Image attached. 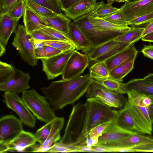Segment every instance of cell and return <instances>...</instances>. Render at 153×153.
<instances>
[{
	"instance_id": "74e56055",
	"label": "cell",
	"mask_w": 153,
	"mask_h": 153,
	"mask_svg": "<svg viewBox=\"0 0 153 153\" xmlns=\"http://www.w3.org/2000/svg\"><path fill=\"white\" fill-rule=\"evenodd\" d=\"M52 120L46 123L44 126L37 130L34 134L37 142L39 144L43 143L48 137L51 131Z\"/></svg>"
},
{
	"instance_id": "f1b7e54d",
	"label": "cell",
	"mask_w": 153,
	"mask_h": 153,
	"mask_svg": "<svg viewBox=\"0 0 153 153\" xmlns=\"http://www.w3.org/2000/svg\"><path fill=\"white\" fill-rule=\"evenodd\" d=\"M135 59L127 61L114 68L110 71V77L123 82V79L133 68Z\"/></svg>"
},
{
	"instance_id": "ee69618b",
	"label": "cell",
	"mask_w": 153,
	"mask_h": 153,
	"mask_svg": "<svg viewBox=\"0 0 153 153\" xmlns=\"http://www.w3.org/2000/svg\"><path fill=\"white\" fill-rule=\"evenodd\" d=\"M18 0H0V16L7 13Z\"/></svg>"
},
{
	"instance_id": "8d00e7d4",
	"label": "cell",
	"mask_w": 153,
	"mask_h": 153,
	"mask_svg": "<svg viewBox=\"0 0 153 153\" xmlns=\"http://www.w3.org/2000/svg\"><path fill=\"white\" fill-rule=\"evenodd\" d=\"M61 51L49 46H45L40 50L35 49V58L39 60L48 58L59 54Z\"/></svg>"
},
{
	"instance_id": "c3c4849f",
	"label": "cell",
	"mask_w": 153,
	"mask_h": 153,
	"mask_svg": "<svg viewBox=\"0 0 153 153\" xmlns=\"http://www.w3.org/2000/svg\"><path fill=\"white\" fill-rule=\"evenodd\" d=\"M153 32V21L148 24L144 27V30L142 35V37Z\"/></svg>"
},
{
	"instance_id": "bcb514c9",
	"label": "cell",
	"mask_w": 153,
	"mask_h": 153,
	"mask_svg": "<svg viewBox=\"0 0 153 153\" xmlns=\"http://www.w3.org/2000/svg\"><path fill=\"white\" fill-rule=\"evenodd\" d=\"M45 0L50 6L52 10L58 14L62 13L59 0Z\"/></svg>"
},
{
	"instance_id": "816d5d0a",
	"label": "cell",
	"mask_w": 153,
	"mask_h": 153,
	"mask_svg": "<svg viewBox=\"0 0 153 153\" xmlns=\"http://www.w3.org/2000/svg\"><path fill=\"white\" fill-rule=\"evenodd\" d=\"M148 110L149 118L153 124V103L148 107Z\"/></svg>"
},
{
	"instance_id": "f35d334b",
	"label": "cell",
	"mask_w": 153,
	"mask_h": 153,
	"mask_svg": "<svg viewBox=\"0 0 153 153\" xmlns=\"http://www.w3.org/2000/svg\"><path fill=\"white\" fill-rule=\"evenodd\" d=\"M104 20L118 25L128 27V22L120 10L108 16L102 18Z\"/></svg>"
},
{
	"instance_id": "9c48e42d",
	"label": "cell",
	"mask_w": 153,
	"mask_h": 153,
	"mask_svg": "<svg viewBox=\"0 0 153 153\" xmlns=\"http://www.w3.org/2000/svg\"><path fill=\"white\" fill-rule=\"evenodd\" d=\"M131 44L117 41L113 39L97 46L92 47L82 51L88 56L90 61H104Z\"/></svg>"
},
{
	"instance_id": "7bdbcfd3",
	"label": "cell",
	"mask_w": 153,
	"mask_h": 153,
	"mask_svg": "<svg viewBox=\"0 0 153 153\" xmlns=\"http://www.w3.org/2000/svg\"><path fill=\"white\" fill-rule=\"evenodd\" d=\"M30 35L32 40L34 42L36 41H44L56 40L44 32L42 29L34 31Z\"/></svg>"
},
{
	"instance_id": "52a82bcc",
	"label": "cell",
	"mask_w": 153,
	"mask_h": 153,
	"mask_svg": "<svg viewBox=\"0 0 153 153\" xmlns=\"http://www.w3.org/2000/svg\"><path fill=\"white\" fill-rule=\"evenodd\" d=\"M124 106L127 109L131 116L138 133L151 135L153 124L149 116L148 107L138 105L129 96H128Z\"/></svg>"
},
{
	"instance_id": "b9f144b4",
	"label": "cell",
	"mask_w": 153,
	"mask_h": 153,
	"mask_svg": "<svg viewBox=\"0 0 153 153\" xmlns=\"http://www.w3.org/2000/svg\"><path fill=\"white\" fill-rule=\"evenodd\" d=\"M113 121L103 123L97 126L90 130L88 137L98 140L105 129Z\"/></svg>"
},
{
	"instance_id": "f5cc1de1",
	"label": "cell",
	"mask_w": 153,
	"mask_h": 153,
	"mask_svg": "<svg viewBox=\"0 0 153 153\" xmlns=\"http://www.w3.org/2000/svg\"><path fill=\"white\" fill-rule=\"evenodd\" d=\"M9 151L7 144L0 143V152L4 153Z\"/></svg>"
},
{
	"instance_id": "9a60e30c",
	"label": "cell",
	"mask_w": 153,
	"mask_h": 153,
	"mask_svg": "<svg viewBox=\"0 0 153 153\" xmlns=\"http://www.w3.org/2000/svg\"><path fill=\"white\" fill-rule=\"evenodd\" d=\"M65 119L63 117H56L53 120L50 133L42 144H36L30 148V152H47L51 147L61 139L60 132L63 128Z\"/></svg>"
},
{
	"instance_id": "680465c9",
	"label": "cell",
	"mask_w": 153,
	"mask_h": 153,
	"mask_svg": "<svg viewBox=\"0 0 153 153\" xmlns=\"http://www.w3.org/2000/svg\"><path fill=\"white\" fill-rule=\"evenodd\" d=\"M153 152V148L147 150L146 152Z\"/></svg>"
},
{
	"instance_id": "6f0895ef",
	"label": "cell",
	"mask_w": 153,
	"mask_h": 153,
	"mask_svg": "<svg viewBox=\"0 0 153 153\" xmlns=\"http://www.w3.org/2000/svg\"><path fill=\"white\" fill-rule=\"evenodd\" d=\"M141 0H128V2H134L139 1Z\"/></svg>"
},
{
	"instance_id": "cb8c5ba5",
	"label": "cell",
	"mask_w": 153,
	"mask_h": 153,
	"mask_svg": "<svg viewBox=\"0 0 153 153\" xmlns=\"http://www.w3.org/2000/svg\"><path fill=\"white\" fill-rule=\"evenodd\" d=\"M96 4L88 0H81L64 11V13L70 19L74 21L91 11Z\"/></svg>"
},
{
	"instance_id": "ac0fdd59",
	"label": "cell",
	"mask_w": 153,
	"mask_h": 153,
	"mask_svg": "<svg viewBox=\"0 0 153 153\" xmlns=\"http://www.w3.org/2000/svg\"><path fill=\"white\" fill-rule=\"evenodd\" d=\"M134 43L104 61L110 71L120 64L127 61L135 59L138 51L134 47Z\"/></svg>"
},
{
	"instance_id": "60d3db41",
	"label": "cell",
	"mask_w": 153,
	"mask_h": 153,
	"mask_svg": "<svg viewBox=\"0 0 153 153\" xmlns=\"http://www.w3.org/2000/svg\"><path fill=\"white\" fill-rule=\"evenodd\" d=\"M41 29L56 40H63L72 42L65 34L52 27H49Z\"/></svg>"
},
{
	"instance_id": "d590c367",
	"label": "cell",
	"mask_w": 153,
	"mask_h": 153,
	"mask_svg": "<svg viewBox=\"0 0 153 153\" xmlns=\"http://www.w3.org/2000/svg\"><path fill=\"white\" fill-rule=\"evenodd\" d=\"M26 7L25 0H18L7 13L13 19L19 21L23 16Z\"/></svg>"
},
{
	"instance_id": "5b68a950",
	"label": "cell",
	"mask_w": 153,
	"mask_h": 153,
	"mask_svg": "<svg viewBox=\"0 0 153 153\" xmlns=\"http://www.w3.org/2000/svg\"><path fill=\"white\" fill-rule=\"evenodd\" d=\"M100 147L112 148L114 152H146L153 148V137L135 133L124 139Z\"/></svg>"
},
{
	"instance_id": "83f0119b",
	"label": "cell",
	"mask_w": 153,
	"mask_h": 153,
	"mask_svg": "<svg viewBox=\"0 0 153 153\" xmlns=\"http://www.w3.org/2000/svg\"><path fill=\"white\" fill-rule=\"evenodd\" d=\"M108 3L105 4L103 1L96 3L93 8L91 16L100 18L110 16L119 11L120 8L112 6L115 2L111 0H107Z\"/></svg>"
},
{
	"instance_id": "44dd1931",
	"label": "cell",
	"mask_w": 153,
	"mask_h": 153,
	"mask_svg": "<svg viewBox=\"0 0 153 153\" xmlns=\"http://www.w3.org/2000/svg\"><path fill=\"white\" fill-rule=\"evenodd\" d=\"M45 25L56 29L66 35L68 33L70 19L62 13L53 16H45L35 13Z\"/></svg>"
},
{
	"instance_id": "2e32d148",
	"label": "cell",
	"mask_w": 153,
	"mask_h": 153,
	"mask_svg": "<svg viewBox=\"0 0 153 153\" xmlns=\"http://www.w3.org/2000/svg\"><path fill=\"white\" fill-rule=\"evenodd\" d=\"M115 120L116 119L112 122L106 128L99 137L97 143L92 146H100L116 142L135 133L120 127L116 124Z\"/></svg>"
},
{
	"instance_id": "7a4b0ae2",
	"label": "cell",
	"mask_w": 153,
	"mask_h": 153,
	"mask_svg": "<svg viewBox=\"0 0 153 153\" xmlns=\"http://www.w3.org/2000/svg\"><path fill=\"white\" fill-rule=\"evenodd\" d=\"M93 82L86 74L68 79L52 82L47 87L40 88L55 110H61L66 106L74 105L86 93Z\"/></svg>"
},
{
	"instance_id": "7c38bea8",
	"label": "cell",
	"mask_w": 153,
	"mask_h": 153,
	"mask_svg": "<svg viewBox=\"0 0 153 153\" xmlns=\"http://www.w3.org/2000/svg\"><path fill=\"white\" fill-rule=\"evenodd\" d=\"M22 123L13 114L3 116L0 119V143L8 144L23 130Z\"/></svg>"
},
{
	"instance_id": "277c9868",
	"label": "cell",
	"mask_w": 153,
	"mask_h": 153,
	"mask_svg": "<svg viewBox=\"0 0 153 153\" xmlns=\"http://www.w3.org/2000/svg\"><path fill=\"white\" fill-rule=\"evenodd\" d=\"M91 11L78 18L73 22L84 34L93 47L97 46L114 39L123 33L101 29L93 25L88 19Z\"/></svg>"
},
{
	"instance_id": "681fc988",
	"label": "cell",
	"mask_w": 153,
	"mask_h": 153,
	"mask_svg": "<svg viewBox=\"0 0 153 153\" xmlns=\"http://www.w3.org/2000/svg\"><path fill=\"white\" fill-rule=\"evenodd\" d=\"M141 39L143 41L153 42V32L143 37Z\"/></svg>"
},
{
	"instance_id": "9f6ffc18",
	"label": "cell",
	"mask_w": 153,
	"mask_h": 153,
	"mask_svg": "<svg viewBox=\"0 0 153 153\" xmlns=\"http://www.w3.org/2000/svg\"><path fill=\"white\" fill-rule=\"evenodd\" d=\"M114 1V2L116 1L119 2H125L126 1H127L126 0H111Z\"/></svg>"
},
{
	"instance_id": "d6a6232c",
	"label": "cell",
	"mask_w": 153,
	"mask_h": 153,
	"mask_svg": "<svg viewBox=\"0 0 153 153\" xmlns=\"http://www.w3.org/2000/svg\"><path fill=\"white\" fill-rule=\"evenodd\" d=\"M26 6L35 13L45 16L51 17L58 14L51 10L38 4L32 0H25Z\"/></svg>"
},
{
	"instance_id": "d4e9b609",
	"label": "cell",
	"mask_w": 153,
	"mask_h": 153,
	"mask_svg": "<svg viewBox=\"0 0 153 153\" xmlns=\"http://www.w3.org/2000/svg\"><path fill=\"white\" fill-rule=\"evenodd\" d=\"M23 22L27 32L29 34L34 31L49 27L44 24L34 12L27 7L23 16Z\"/></svg>"
},
{
	"instance_id": "ab89813d",
	"label": "cell",
	"mask_w": 153,
	"mask_h": 153,
	"mask_svg": "<svg viewBox=\"0 0 153 153\" xmlns=\"http://www.w3.org/2000/svg\"><path fill=\"white\" fill-rule=\"evenodd\" d=\"M153 21V12L130 21L128 22V25L132 27H134L146 24L147 25Z\"/></svg>"
},
{
	"instance_id": "836d02e7",
	"label": "cell",
	"mask_w": 153,
	"mask_h": 153,
	"mask_svg": "<svg viewBox=\"0 0 153 153\" xmlns=\"http://www.w3.org/2000/svg\"><path fill=\"white\" fill-rule=\"evenodd\" d=\"M15 71L12 65L0 61V85H3L11 79Z\"/></svg>"
},
{
	"instance_id": "603a6c76",
	"label": "cell",
	"mask_w": 153,
	"mask_h": 153,
	"mask_svg": "<svg viewBox=\"0 0 153 153\" xmlns=\"http://www.w3.org/2000/svg\"><path fill=\"white\" fill-rule=\"evenodd\" d=\"M126 93L134 91L148 96H153V82L143 78L132 79L124 83Z\"/></svg>"
},
{
	"instance_id": "1f68e13d",
	"label": "cell",
	"mask_w": 153,
	"mask_h": 153,
	"mask_svg": "<svg viewBox=\"0 0 153 153\" xmlns=\"http://www.w3.org/2000/svg\"><path fill=\"white\" fill-rule=\"evenodd\" d=\"M144 30L143 27L131 28L130 30L119 35L114 39L120 42L135 43L141 38Z\"/></svg>"
},
{
	"instance_id": "db71d44e",
	"label": "cell",
	"mask_w": 153,
	"mask_h": 153,
	"mask_svg": "<svg viewBox=\"0 0 153 153\" xmlns=\"http://www.w3.org/2000/svg\"><path fill=\"white\" fill-rule=\"evenodd\" d=\"M6 51V47L0 42V56H1L5 53Z\"/></svg>"
},
{
	"instance_id": "3957f363",
	"label": "cell",
	"mask_w": 153,
	"mask_h": 153,
	"mask_svg": "<svg viewBox=\"0 0 153 153\" xmlns=\"http://www.w3.org/2000/svg\"><path fill=\"white\" fill-rule=\"evenodd\" d=\"M22 98L33 115L39 120L47 123L56 117L45 97L40 95L34 89L22 93Z\"/></svg>"
},
{
	"instance_id": "7402d4cb",
	"label": "cell",
	"mask_w": 153,
	"mask_h": 153,
	"mask_svg": "<svg viewBox=\"0 0 153 153\" xmlns=\"http://www.w3.org/2000/svg\"><path fill=\"white\" fill-rule=\"evenodd\" d=\"M18 22L13 19L8 13L0 16V42L6 47L11 35L16 31Z\"/></svg>"
},
{
	"instance_id": "11a10c76",
	"label": "cell",
	"mask_w": 153,
	"mask_h": 153,
	"mask_svg": "<svg viewBox=\"0 0 153 153\" xmlns=\"http://www.w3.org/2000/svg\"><path fill=\"white\" fill-rule=\"evenodd\" d=\"M143 79L147 81L153 82V73L149 74Z\"/></svg>"
},
{
	"instance_id": "f546056e",
	"label": "cell",
	"mask_w": 153,
	"mask_h": 153,
	"mask_svg": "<svg viewBox=\"0 0 153 153\" xmlns=\"http://www.w3.org/2000/svg\"><path fill=\"white\" fill-rule=\"evenodd\" d=\"M93 82L116 93L123 94H126L124 83L110 77L103 79H93Z\"/></svg>"
},
{
	"instance_id": "6da1fadb",
	"label": "cell",
	"mask_w": 153,
	"mask_h": 153,
	"mask_svg": "<svg viewBox=\"0 0 153 153\" xmlns=\"http://www.w3.org/2000/svg\"><path fill=\"white\" fill-rule=\"evenodd\" d=\"M95 97L79 102L73 107L64 135L58 142L76 152L85 146L90 130L102 123L116 119L119 111L113 109Z\"/></svg>"
},
{
	"instance_id": "f907efd6",
	"label": "cell",
	"mask_w": 153,
	"mask_h": 153,
	"mask_svg": "<svg viewBox=\"0 0 153 153\" xmlns=\"http://www.w3.org/2000/svg\"><path fill=\"white\" fill-rule=\"evenodd\" d=\"M33 1L44 7H46L51 10V8L49 5L45 0H32Z\"/></svg>"
},
{
	"instance_id": "ffe728a7",
	"label": "cell",
	"mask_w": 153,
	"mask_h": 153,
	"mask_svg": "<svg viewBox=\"0 0 153 153\" xmlns=\"http://www.w3.org/2000/svg\"><path fill=\"white\" fill-rule=\"evenodd\" d=\"M66 36L74 45L77 51H82L92 47L84 34L73 22L69 24Z\"/></svg>"
},
{
	"instance_id": "e575fe53",
	"label": "cell",
	"mask_w": 153,
	"mask_h": 153,
	"mask_svg": "<svg viewBox=\"0 0 153 153\" xmlns=\"http://www.w3.org/2000/svg\"><path fill=\"white\" fill-rule=\"evenodd\" d=\"M42 43L43 46H49L64 52L75 48L74 45L72 42L60 40H54L39 41Z\"/></svg>"
},
{
	"instance_id": "94428289",
	"label": "cell",
	"mask_w": 153,
	"mask_h": 153,
	"mask_svg": "<svg viewBox=\"0 0 153 153\" xmlns=\"http://www.w3.org/2000/svg\"><path fill=\"white\" fill-rule=\"evenodd\" d=\"M126 0L127 1V2H128V0Z\"/></svg>"
},
{
	"instance_id": "4fadbf2b",
	"label": "cell",
	"mask_w": 153,
	"mask_h": 153,
	"mask_svg": "<svg viewBox=\"0 0 153 153\" xmlns=\"http://www.w3.org/2000/svg\"><path fill=\"white\" fill-rule=\"evenodd\" d=\"M90 59L86 54L75 50L69 58L62 74V79L68 80L79 76L88 65Z\"/></svg>"
},
{
	"instance_id": "30bf717a",
	"label": "cell",
	"mask_w": 153,
	"mask_h": 153,
	"mask_svg": "<svg viewBox=\"0 0 153 153\" xmlns=\"http://www.w3.org/2000/svg\"><path fill=\"white\" fill-rule=\"evenodd\" d=\"M6 106L15 112L25 125L33 128L36 118L29 110L22 98L16 93L5 92L3 96Z\"/></svg>"
},
{
	"instance_id": "4dcf8cb0",
	"label": "cell",
	"mask_w": 153,
	"mask_h": 153,
	"mask_svg": "<svg viewBox=\"0 0 153 153\" xmlns=\"http://www.w3.org/2000/svg\"><path fill=\"white\" fill-rule=\"evenodd\" d=\"M90 76L94 79H103L110 77L109 71L104 61L96 62L89 69Z\"/></svg>"
},
{
	"instance_id": "7dc6e473",
	"label": "cell",
	"mask_w": 153,
	"mask_h": 153,
	"mask_svg": "<svg viewBox=\"0 0 153 153\" xmlns=\"http://www.w3.org/2000/svg\"><path fill=\"white\" fill-rule=\"evenodd\" d=\"M141 52L145 56L153 60V45H144Z\"/></svg>"
},
{
	"instance_id": "91938a15",
	"label": "cell",
	"mask_w": 153,
	"mask_h": 153,
	"mask_svg": "<svg viewBox=\"0 0 153 153\" xmlns=\"http://www.w3.org/2000/svg\"><path fill=\"white\" fill-rule=\"evenodd\" d=\"M150 98L152 100V103H153V96H149Z\"/></svg>"
},
{
	"instance_id": "8992f818",
	"label": "cell",
	"mask_w": 153,
	"mask_h": 153,
	"mask_svg": "<svg viewBox=\"0 0 153 153\" xmlns=\"http://www.w3.org/2000/svg\"><path fill=\"white\" fill-rule=\"evenodd\" d=\"M14 33L12 45L24 62L31 66H36L38 60L35 56V43L24 26L19 24Z\"/></svg>"
},
{
	"instance_id": "484cf974",
	"label": "cell",
	"mask_w": 153,
	"mask_h": 153,
	"mask_svg": "<svg viewBox=\"0 0 153 153\" xmlns=\"http://www.w3.org/2000/svg\"><path fill=\"white\" fill-rule=\"evenodd\" d=\"M93 9L90 12L88 19L90 23L96 27L103 30L118 32L122 33L130 30L131 28L129 26L124 27L115 25L105 21L102 18L92 16L91 14Z\"/></svg>"
},
{
	"instance_id": "8fae6325",
	"label": "cell",
	"mask_w": 153,
	"mask_h": 153,
	"mask_svg": "<svg viewBox=\"0 0 153 153\" xmlns=\"http://www.w3.org/2000/svg\"><path fill=\"white\" fill-rule=\"evenodd\" d=\"M75 49L73 48L49 58L41 59L42 70L48 80L62 74L69 58Z\"/></svg>"
},
{
	"instance_id": "ba28073f",
	"label": "cell",
	"mask_w": 153,
	"mask_h": 153,
	"mask_svg": "<svg viewBox=\"0 0 153 153\" xmlns=\"http://www.w3.org/2000/svg\"><path fill=\"white\" fill-rule=\"evenodd\" d=\"M86 93L87 99L96 98L111 107L121 108L127 100L123 94L110 91L94 82L90 85Z\"/></svg>"
},
{
	"instance_id": "f6af8a7d",
	"label": "cell",
	"mask_w": 153,
	"mask_h": 153,
	"mask_svg": "<svg viewBox=\"0 0 153 153\" xmlns=\"http://www.w3.org/2000/svg\"><path fill=\"white\" fill-rule=\"evenodd\" d=\"M81 0H59L61 9L64 12L67 10L74 4ZM91 2L96 3L97 0H88Z\"/></svg>"
},
{
	"instance_id": "e0dca14e",
	"label": "cell",
	"mask_w": 153,
	"mask_h": 153,
	"mask_svg": "<svg viewBox=\"0 0 153 153\" xmlns=\"http://www.w3.org/2000/svg\"><path fill=\"white\" fill-rule=\"evenodd\" d=\"M31 77L28 73H25L15 68V72L10 80L0 85V90L4 92H23L30 88L29 82Z\"/></svg>"
},
{
	"instance_id": "4316f807",
	"label": "cell",
	"mask_w": 153,
	"mask_h": 153,
	"mask_svg": "<svg viewBox=\"0 0 153 153\" xmlns=\"http://www.w3.org/2000/svg\"><path fill=\"white\" fill-rule=\"evenodd\" d=\"M117 125L125 130L134 133H138L133 119L127 109L125 106L119 111L116 119Z\"/></svg>"
},
{
	"instance_id": "d6986e66",
	"label": "cell",
	"mask_w": 153,
	"mask_h": 153,
	"mask_svg": "<svg viewBox=\"0 0 153 153\" xmlns=\"http://www.w3.org/2000/svg\"><path fill=\"white\" fill-rule=\"evenodd\" d=\"M34 134L23 130L15 139L7 144L9 152H22L36 144Z\"/></svg>"
},
{
	"instance_id": "5bb4252c",
	"label": "cell",
	"mask_w": 153,
	"mask_h": 153,
	"mask_svg": "<svg viewBox=\"0 0 153 153\" xmlns=\"http://www.w3.org/2000/svg\"><path fill=\"white\" fill-rule=\"evenodd\" d=\"M120 11L128 22L140 16L153 12V0H141L134 2L126 1Z\"/></svg>"
}]
</instances>
